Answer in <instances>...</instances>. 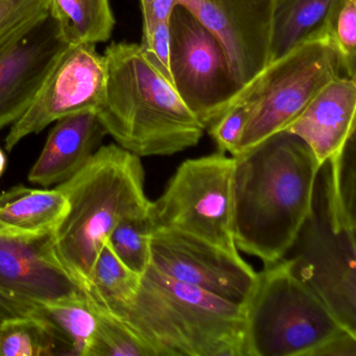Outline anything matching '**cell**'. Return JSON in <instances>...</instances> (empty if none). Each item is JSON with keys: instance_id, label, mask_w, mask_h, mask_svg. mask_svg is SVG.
<instances>
[{"instance_id": "4316f807", "label": "cell", "mask_w": 356, "mask_h": 356, "mask_svg": "<svg viewBox=\"0 0 356 356\" xmlns=\"http://www.w3.org/2000/svg\"><path fill=\"white\" fill-rule=\"evenodd\" d=\"M251 113V108L245 102L236 101L209 128L210 136L216 141L218 152L235 156Z\"/></svg>"}, {"instance_id": "5b68a950", "label": "cell", "mask_w": 356, "mask_h": 356, "mask_svg": "<svg viewBox=\"0 0 356 356\" xmlns=\"http://www.w3.org/2000/svg\"><path fill=\"white\" fill-rule=\"evenodd\" d=\"M341 155L321 165L312 209L282 258L339 325L356 335V213L341 195Z\"/></svg>"}, {"instance_id": "cb8c5ba5", "label": "cell", "mask_w": 356, "mask_h": 356, "mask_svg": "<svg viewBox=\"0 0 356 356\" xmlns=\"http://www.w3.org/2000/svg\"><path fill=\"white\" fill-rule=\"evenodd\" d=\"M152 233L149 216L124 218L116 225L107 243L124 266L143 276L151 266Z\"/></svg>"}, {"instance_id": "ac0fdd59", "label": "cell", "mask_w": 356, "mask_h": 356, "mask_svg": "<svg viewBox=\"0 0 356 356\" xmlns=\"http://www.w3.org/2000/svg\"><path fill=\"white\" fill-rule=\"evenodd\" d=\"M337 0H274L270 26V62L324 33Z\"/></svg>"}, {"instance_id": "f1b7e54d", "label": "cell", "mask_w": 356, "mask_h": 356, "mask_svg": "<svg viewBox=\"0 0 356 356\" xmlns=\"http://www.w3.org/2000/svg\"><path fill=\"white\" fill-rule=\"evenodd\" d=\"M143 26H149L156 22H168L172 10L176 6H182L185 0H139Z\"/></svg>"}, {"instance_id": "3957f363", "label": "cell", "mask_w": 356, "mask_h": 356, "mask_svg": "<svg viewBox=\"0 0 356 356\" xmlns=\"http://www.w3.org/2000/svg\"><path fill=\"white\" fill-rule=\"evenodd\" d=\"M124 321L156 356H245V310L149 266Z\"/></svg>"}, {"instance_id": "9c48e42d", "label": "cell", "mask_w": 356, "mask_h": 356, "mask_svg": "<svg viewBox=\"0 0 356 356\" xmlns=\"http://www.w3.org/2000/svg\"><path fill=\"white\" fill-rule=\"evenodd\" d=\"M170 74L175 90L206 129L243 91L220 41L184 6L170 16Z\"/></svg>"}, {"instance_id": "4fadbf2b", "label": "cell", "mask_w": 356, "mask_h": 356, "mask_svg": "<svg viewBox=\"0 0 356 356\" xmlns=\"http://www.w3.org/2000/svg\"><path fill=\"white\" fill-rule=\"evenodd\" d=\"M68 47L51 13L0 44V131L26 113Z\"/></svg>"}, {"instance_id": "2e32d148", "label": "cell", "mask_w": 356, "mask_h": 356, "mask_svg": "<svg viewBox=\"0 0 356 356\" xmlns=\"http://www.w3.org/2000/svg\"><path fill=\"white\" fill-rule=\"evenodd\" d=\"M107 135L97 112L85 111L56 122L29 172L31 184L51 188L81 170Z\"/></svg>"}, {"instance_id": "30bf717a", "label": "cell", "mask_w": 356, "mask_h": 356, "mask_svg": "<svg viewBox=\"0 0 356 356\" xmlns=\"http://www.w3.org/2000/svg\"><path fill=\"white\" fill-rule=\"evenodd\" d=\"M107 65L95 44L70 45L54 66L34 102L5 139L12 152L24 138L72 114L97 112L105 95Z\"/></svg>"}, {"instance_id": "7402d4cb", "label": "cell", "mask_w": 356, "mask_h": 356, "mask_svg": "<svg viewBox=\"0 0 356 356\" xmlns=\"http://www.w3.org/2000/svg\"><path fill=\"white\" fill-rule=\"evenodd\" d=\"M40 307L70 341L72 356H89L97 318L86 296L49 302Z\"/></svg>"}, {"instance_id": "ffe728a7", "label": "cell", "mask_w": 356, "mask_h": 356, "mask_svg": "<svg viewBox=\"0 0 356 356\" xmlns=\"http://www.w3.org/2000/svg\"><path fill=\"white\" fill-rule=\"evenodd\" d=\"M72 356V346L44 314L14 316L0 324V356Z\"/></svg>"}, {"instance_id": "5bb4252c", "label": "cell", "mask_w": 356, "mask_h": 356, "mask_svg": "<svg viewBox=\"0 0 356 356\" xmlns=\"http://www.w3.org/2000/svg\"><path fill=\"white\" fill-rule=\"evenodd\" d=\"M0 289L38 306L85 295L60 261L54 234L38 238L0 236Z\"/></svg>"}, {"instance_id": "6da1fadb", "label": "cell", "mask_w": 356, "mask_h": 356, "mask_svg": "<svg viewBox=\"0 0 356 356\" xmlns=\"http://www.w3.org/2000/svg\"><path fill=\"white\" fill-rule=\"evenodd\" d=\"M233 158L235 245L272 264L284 256L309 214L320 163L286 130Z\"/></svg>"}, {"instance_id": "e0dca14e", "label": "cell", "mask_w": 356, "mask_h": 356, "mask_svg": "<svg viewBox=\"0 0 356 356\" xmlns=\"http://www.w3.org/2000/svg\"><path fill=\"white\" fill-rule=\"evenodd\" d=\"M70 204L59 189H29L0 203V236L38 238L55 234L67 216Z\"/></svg>"}, {"instance_id": "f546056e", "label": "cell", "mask_w": 356, "mask_h": 356, "mask_svg": "<svg viewBox=\"0 0 356 356\" xmlns=\"http://www.w3.org/2000/svg\"><path fill=\"white\" fill-rule=\"evenodd\" d=\"M312 356H356V335L343 331L318 348Z\"/></svg>"}, {"instance_id": "8992f818", "label": "cell", "mask_w": 356, "mask_h": 356, "mask_svg": "<svg viewBox=\"0 0 356 356\" xmlns=\"http://www.w3.org/2000/svg\"><path fill=\"white\" fill-rule=\"evenodd\" d=\"M243 310L245 356H312L346 331L285 258L257 273Z\"/></svg>"}, {"instance_id": "d4e9b609", "label": "cell", "mask_w": 356, "mask_h": 356, "mask_svg": "<svg viewBox=\"0 0 356 356\" xmlns=\"http://www.w3.org/2000/svg\"><path fill=\"white\" fill-rule=\"evenodd\" d=\"M324 32L339 53L343 74L356 76V0H337L329 13Z\"/></svg>"}, {"instance_id": "44dd1931", "label": "cell", "mask_w": 356, "mask_h": 356, "mask_svg": "<svg viewBox=\"0 0 356 356\" xmlns=\"http://www.w3.org/2000/svg\"><path fill=\"white\" fill-rule=\"evenodd\" d=\"M141 276L124 266L106 241L89 277L85 296L108 312H115L133 301Z\"/></svg>"}, {"instance_id": "484cf974", "label": "cell", "mask_w": 356, "mask_h": 356, "mask_svg": "<svg viewBox=\"0 0 356 356\" xmlns=\"http://www.w3.org/2000/svg\"><path fill=\"white\" fill-rule=\"evenodd\" d=\"M49 13V0H0V44Z\"/></svg>"}, {"instance_id": "d6986e66", "label": "cell", "mask_w": 356, "mask_h": 356, "mask_svg": "<svg viewBox=\"0 0 356 356\" xmlns=\"http://www.w3.org/2000/svg\"><path fill=\"white\" fill-rule=\"evenodd\" d=\"M49 13L67 45L108 42L115 26L110 0H49Z\"/></svg>"}, {"instance_id": "7c38bea8", "label": "cell", "mask_w": 356, "mask_h": 356, "mask_svg": "<svg viewBox=\"0 0 356 356\" xmlns=\"http://www.w3.org/2000/svg\"><path fill=\"white\" fill-rule=\"evenodd\" d=\"M273 1L186 0L183 5L220 41L243 90L270 62Z\"/></svg>"}, {"instance_id": "52a82bcc", "label": "cell", "mask_w": 356, "mask_h": 356, "mask_svg": "<svg viewBox=\"0 0 356 356\" xmlns=\"http://www.w3.org/2000/svg\"><path fill=\"white\" fill-rule=\"evenodd\" d=\"M339 76H345L343 64L325 32L268 64L236 99L245 102L251 113L235 156L285 130Z\"/></svg>"}, {"instance_id": "9a60e30c", "label": "cell", "mask_w": 356, "mask_h": 356, "mask_svg": "<svg viewBox=\"0 0 356 356\" xmlns=\"http://www.w3.org/2000/svg\"><path fill=\"white\" fill-rule=\"evenodd\" d=\"M355 79L339 76L325 86L285 130L300 137L320 165L339 157L355 134Z\"/></svg>"}, {"instance_id": "83f0119b", "label": "cell", "mask_w": 356, "mask_h": 356, "mask_svg": "<svg viewBox=\"0 0 356 356\" xmlns=\"http://www.w3.org/2000/svg\"><path fill=\"white\" fill-rule=\"evenodd\" d=\"M28 191V187L24 185H17L12 187L9 191H3L0 193V203L8 201L12 197L22 195ZM42 308L40 306L35 305L30 302L19 299L15 296L10 295L7 291L0 289V324L8 318L14 316H30V314H42Z\"/></svg>"}, {"instance_id": "7a4b0ae2", "label": "cell", "mask_w": 356, "mask_h": 356, "mask_svg": "<svg viewBox=\"0 0 356 356\" xmlns=\"http://www.w3.org/2000/svg\"><path fill=\"white\" fill-rule=\"evenodd\" d=\"M104 57L107 82L97 113L120 147L141 158L175 155L200 143L205 126L149 61L140 43L112 42Z\"/></svg>"}, {"instance_id": "277c9868", "label": "cell", "mask_w": 356, "mask_h": 356, "mask_svg": "<svg viewBox=\"0 0 356 356\" xmlns=\"http://www.w3.org/2000/svg\"><path fill=\"white\" fill-rule=\"evenodd\" d=\"M59 189L70 211L54 243L60 261L83 291L95 260L113 229L124 218L149 216L140 157L118 143L102 145Z\"/></svg>"}, {"instance_id": "4dcf8cb0", "label": "cell", "mask_w": 356, "mask_h": 356, "mask_svg": "<svg viewBox=\"0 0 356 356\" xmlns=\"http://www.w3.org/2000/svg\"><path fill=\"white\" fill-rule=\"evenodd\" d=\"M8 165V158L6 156L3 149L0 147V178L3 177V172H5L6 168Z\"/></svg>"}, {"instance_id": "8fae6325", "label": "cell", "mask_w": 356, "mask_h": 356, "mask_svg": "<svg viewBox=\"0 0 356 356\" xmlns=\"http://www.w3.org/2000/svg\"><path fill=\"white\" fill-rule=\"evenodd\" d=\"M151 256L166 276L241 305L257 275L239 254L178 231H153Z\"/></svg>"}, {"instance_id": "603a6c76", "label": "cell", "mask_w": 356, "mask_h": 356, "mask_svg": "<svg viewBox=\"0 0 356 356\" xmlns=\"http://www.w3.org/2000/svg\"><path fill=\"white\" fill-rule=\"evenodd\" d=\"M87 300L97 318V331L89 356H156L155 351L124 321L88 298Z\"/></svg>"}, {"instance_id": "ba28073f", "label": "cell", "mask_w": 356, "mask_h": 356, "mask_svg": "<svg viewBox=\"0 0 356 356\" xmlns=\"http://www.w3.org/2000/svg\"><path fill=\"white\" fill-rule=\"evenodd\" d=\"M233 170L234 158L222 152L183 162L149 206L153 231H178L239 254L233 231Z\"/></svg>"}]
</instances>
